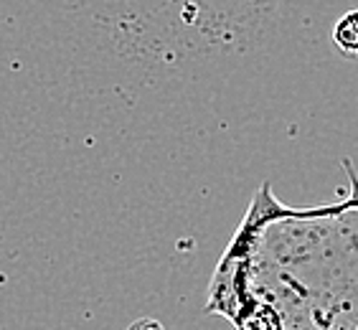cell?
Listing matches in <instances>:
<instances>
[{"instance_id":"cell-2","label":"cell","mask_w":358,"mask_h":330,"mask_svg":"<svg viewBox=\"0 0 358 330\" xmlns=\"http://www.w3.org/2000/svg\"><path fill=\"white\" fill-rule=\"evenodd\" d=\"M127 330H166V328H163L155 317H140V320H135Z\"/></svg>"},{"instance_id":"cell-1","label":"cell","mask_w":358,"mask_h":330,"mask_svg":"<svg viewBox=\"0 0 358 330\" xmlns=\"http://www.w3.org/2000/svg\"><path fill=\"white\" fill-rule=\"evenodd\" d=\"M333 41L341 48V54L348 59H358V10L348 13L336 23L333 28Z\"/></svg>"},{"instance_id":"cell-3","label":"cell","mask_w":358,"mask_h":330,"mask_svg":"<svg viewBox=\"0 0 358 330\" xmlns=\"http://www.w3.org/2000/svg\"><path fill=\"white\" fill-rule=\"evenodd\" d=\"M0 330H3V328H0Z\"/></svg>"}]
</instances>
